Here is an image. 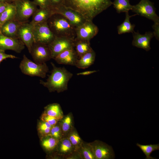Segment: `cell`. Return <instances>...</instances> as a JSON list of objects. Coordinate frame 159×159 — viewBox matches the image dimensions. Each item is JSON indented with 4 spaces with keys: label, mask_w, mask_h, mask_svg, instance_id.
Instances as JSON below:
<instances>
[{
    "label": "cell",
    "mask_w": 159,
    "mask_h": 159,
    "mask_svg": "<svg viewBox=\"0 0 159 159\" xmlns=\"http://www.w3.org/2000/svg\"><path fill=\"white\" fill-rule=\"evenodd\" d=\"M79 57L74 48L65 50L54 59L59 64L75 66Z\"/></svg>",
    "instance_id": "obj_16"
},
{
    "label": "cell",
    "mask_w": 159,
    "mask_h": 159,
    "mask_svg": "<svg viewBox=\"0 0 159 159\" xmlns=\"http://www.w3.org/2000/svg\"><path fill=\"white\" fill-rule=\"evenodd\" d=\"M97 71L95 70L85 71L78 73L77 74V75H87L96 72Z\"/></svg>",
    "instance_id": "obj_39"
},
{
    "label": "cell",
    "mask_w": 159,
    "mask_h": 159,
    "mask_svg": "<svg viewBox=\"0 0 159 159\" xmlns=\"http://www.w3.org/2000/svg\"><path fill=\"white\" fill-rule=\"evenodd\" d=\"M95 159H110L115 158L112 147L99 140H96L90 143Z\"/></svg>",
    "instance_id": "obj_11"
},
{
    "label": "cell",
    "mask_w": 159,
    "mask_h": 159,
    "mask_svg": "<svg viewBox=\"0 0 159 159\" xmlns=\"http://www.w3.org/2000/svg\"><path fill=\"white\" fill-rule=\"evenodd\" d=\"M44 109V113L59 120L64 116L60 105L58 103L50 104L46 106Z\"/></svg>",
    "instance_id": "obj_22"
},
{
    "label": "cell",
    "mask_w": 159,
    "mask_h": 159,
    "mask_svg": "<svg viewBox=\"0 0 159 159\" xmlns=\"http://www.w3.org/2000/svg\"><path fill=\"white\" fill-rule=\"evenodd\" d=\"M54 13V11L51 9L39 8L32 16V19L30 23L32 25H34L47 21Z\"/></svg>",
    "instance_id": "obj_19"
},
{
    "label": "cell",
    "mask_w": 159,
    "mask_h": 159,
    "mask_svg": "<svg viewBox=\"0 0 159 159\" xmlns=\"http://www.w3.org/2000/svg\"><path fill=\"white\" fill-rule=\"evenodd\" d=\"M32 26L30 22H24L20 26L17 33L18 38L26 46L29 53L34 43Z\"/></svg>",
    "instance_id": "obj_14"
},
{
    "label": "cell",
    "mask_w": 159,
    "mask_h": 159,
    "mask_svg": "<svg viewBox=\"0 0 159 159\" xmlns=\"http://www.w3.org/2000/svg\"><path fill=\"white\" fill-rule=\"evenodd\" d=\"M74 49L79 58L92 49L90 41L74 39Z\"/></svg>",
    "instance_id": "obj_23"
},
{
    "label": "cell",
    "mask_w": 159,
    "mask_h": 159,
    "mask_svg": "<svg viewBox=\"0 0 159 159\" xmlns=\"http://www.w3.org/2000/svg\"><path fill=\"white\" fill-rule=\"evenodd\" d=\"M40 120L38 123L37 129L41 138L49 135L52 126L46 122Z\"/></svg>",
    "instance_id": "obj_31"
},
{
    "label": "cell",
    "mask_w": 159,
    "mask_h": 159,
    "mask_svg": "<svg viewBox=\"0 0 159 159\" xmlns=\"http://www.w3.org/2000/svg\"><path fill=\"white\" fill-rule=\"evenodd\" d=\"M40 119L41 120L47 122L52 126L56 125L59 121L54 117L44 113H43Z\"/></svg>",
    "instance_id": "obj_33"
},
{
    "label": "cell",
    "mask_w": 159,
    "mask_h": 159,
    "mask_svg": "<svg viewBox=\"0 0 159 159\" xmlns=\"http://www.w3.org/2000/svg\"><path fill=\"white\" fill-rule=\"evenodd\" d=\"M25 48V45L19 38L6 36L0 32V50H11L20 53Z\"/></svg>",
    "instance_id": "obj_13"
},
{
    "label": "cell",
    "mask_w": 159,
    "mask_h": 159,
    "mask_svg": "<svg viewBox=\"0 0 159 159\" xmlns=\"http://www.w3.org/2000/svg\"><path fill=\"white\" fill-rule=\"evenodd\" d=\"M54 13L64 16L76 28L87 20L80 13L70 8L62 5L54 10Z\"/></svg>",
    "instance_id": "obj_12"
},
{
    "label": "cell",
    "mask_w": 159,
    "mask_h": 159,
    "mask_svg": "<svg viewBox=\"0 0 159 159\" xmlns=\"http://www.w3.org/2000/svg\"><path fill=\"white\" fill-rule=\"evenodd\" d=\"M9 3L7 2H0V15L5 10Z\"/></svg>",
    "instance_id": "obj_38"
},
{
    "label": "cell",
    "mask_w": 159,
    "mask_h": 159,
    "mask_svg": "<svg viewBox=\"0 0 159 159\" xmlns=\"http://www.w3.org/2000/svg\"><path fill=\"white\" fill-rule=\"evenodd\" d=\"M16 7V19L22 22L27 21L38 9L34 1L29 0H18L13 2Z\"/></svg>",
    "instance_id": "obj_6"
},
{
    "label": "cell",
    "mask_w": 159,
    "mask_h": 159,
    "mask_svg": "<svg viewBox=\"0 0 159 159\" xmlns=\"http://www.w3.org/2000/svg\"><path fill=\"white\" fill-rule=\"evenodd\" d=\"M16 9L14 3H9L7 7L0 15V27L6 21L16 19Z\"/></svg>",
    "instance_id": "obj_21"
},
{
    "label": "cell",
    "mask_w": 159,
    "mask_h": 159,
    "mask_svg": "<svg viewBox=\"0 0 159 159\" xmlns=\"http://www.w3.org/2000/svg\"><path fill=\"white\" fill-rule=\"evenodd\" d=\"M132 11L137 15L144 17L159 23V17L156 14L153 3L150 0H141L137 4L132 5Z\"/></svg>",
    "instance_id": "obj_7"
},
{
    "label": "cell",
    "mask_w": 159,
    "mask_h": 159,
    "mask_svg": "<svg viewBox=\"0 0 159 159\" xmlns=\"http://www.w3.org/2000/svg\"><path fill=\"white\" fill-rule=\"evenodd\" d=\"M6 0V2L9 3H11V2H12V3L14 2H15L18 0Z\"/></svg>",
    "instance_id": "obj_40"
},
{
    "label": "cell",
    "mask_w": 159,
    "mask_h": 159,
    "mask_svg": "<svg viewBox=\"0 0 159 159\" xmlns=\"http://www.w3.org/2000/svg\"><path fill=\"white\" fill-rule=\"evenodd\" d=\"M112 4L111 0H64V5L78 12L87 20L92 21Z\"/></svg>",
    "instance_id": "obj_1"
},
{
    "label": "cell",
    "mask_w": 159,
    "mask_h": 159,
    "mask_svg": "<svg viewBox=\"0 0 159 159\" xmlns=\"http://www.w3.org/2000/svg\"><path fill=\"white\" fill-rule=\"evenodd\" d=\"M19 68L22 73L31 76L44 78L49 69L46 63H37L29 59L24 54L20 63Z\"/></svg>",
    "instance_id": "obj_4"
},
{
    "label": "cell",
    "mask_w": 159,
    "mask_h": 159,
    "mask_svg": "<svg viewBox=\"0 0 159 159\" xmlns=\"http://www.w3.org/2000/svg\"><path fill=\"white\" fill-rule=\"evenodd\" d=\"M125 13V17L124 21L117 27L118 33L119 34L127 33H132L134 31L135 25L131 23L130 19L132 17L137 15V14L130 15L128 12Z\"/></svg>",
    "instance_id": "obj_25"
},
{
    "label": "cell",
    "mask_w": 159,
    "mask_h": 159,
    "mask_svg": "<svg viewBox=\"0 0 159 159\" xmlns=\"http://www.w3.org/2000/svg\"><path fill=\"white\" fill-rule=\"evenodd\" d=\"M6 2V0H0V2Z\"/></svg>",
    "instance_id": "obj_41"
},
{
    "label": "cell",
    "mask_w": 159,
    "mask_h": 159,
    "mask_svg": "<svg viewBox=\"0 0 159 159\" xmlns=\"http://www.w3.org/2000/svg\"><path fill=\"white\" fill-rule=\"evenodd\" d=\"M0 30H1V28L0 27V32H1Z\"/></svg>",
    "instance_id": "obj_42"
},
{
    "label": "cell",
    "mask_w": 159,
    "mask_h": 159,
    "mask_svg": "<svg viewBox=\"0 0 159 159\" xmlns=\"http://www.w3.org/2000/svg\"><path fill=\"white\" fill-rule=\"evenodd\" d=\"M74 39L65 37H55L48 45L50 50L52 59L63 51L74 48Z\"/></svg>",
    "instance_id": "obj_8"
},
{
    "label": "cell",
    "mask_w": 159,
    "mask_h": 159,
    "mask_svg": "<svg viewBox=\"0 0 159 159\" xmlns=\"http://www.w3.org/2000/svg\"><path fill=\"white\" fill-rule=\"evenodd\" d=\"M132 33L133 39L132 44L133 46L143 49L147 51L150 49V42L154 37L153 32H146L144 34H141L134 31Z\"/></svg>",
    "instance_id": "obj_15"
},
{
    "label": "cell",
    "mask_w": 159,
    "mask_h": 159,
    "mask_svg": "<svg viewBox=\"0 0 159 159\" xmlns=\"http://www.w3.org/2000/svg\"><path fill=\"white\" fill-rule=\"evenodd\" d=\"M99 29L92 21L87 20L76 28L75 39L90 41L97 34Z\"/></svg>",
    "instance_id": "obj_10"
},
{
    "label": "cell",
    "mask_w": 159,
    "mask_h": 159,
    "mask_svg": "<svg viewBox=\"0 0 159 159\" xmlns=\"http://www.w3.org/2000/svg\"><path fill=\"white\" fill-rule=\"evenodd\" d=\"M17 57L14 55L6 53L4 51L0 50V64L3 60L8 58L15 59Z\"/></svg>",
    "instance_id": "obj_36"
},
{
    "label": "cell",
    "mask_w": 159,
    "mask_h": 159,
    "mask_svg": "<svg viewBox=\"0 0 159 159\" xmlns=\"http://www.w3.org/2000/svg\"><path fill=\"white\" fill-rule=\"evenodd\" d=\"M146 156V159H153L154 158L151 157L150 154L153 151L159 150V144L142 145L139 143L136 144Z\"/></svg>",
    "instance_id": "obj_30"
},
{
    "label": "cell",
    "mask_w": 159,
    "mask_h": 159,
    "mask_svg": "<svg viewBox=\"0 0 159 159\" xmlns=\"http://www.w3.org/2000/svg\"><path fill=\"white\" fill-rule=\"evenodd\" d=\"M67 137L72 145L74 151L78 152L83 141L80 137L74 127L70 130Z\"/></svg>",
    "instance_id": "obj_27"
},
{
    "label": "cell",
    "mask_w": 159,
    "mask_h": 159,
    "mask_svg": "<svg viewBox=\"0 0 159 159\" xmlns=\"http://www.w3.org/2000/svg\"><path fill=\"white\" fill-rule=\"evenodd\" d=\"M49 1L52 8L54 11L58 7L64 5V0H49Z\"/></svg>",
    "instance_id": "obj_35"
},
{
    "label": "cell",
    "mask_w": 159,
    "mask_h": 159,
    "mask_svg": "<svg viewBox=\"0 0 159 159\" xmlns=\"http://www.w3.org/2000/svg\"><path fill=\"white\" fill-rule=\"evenodd\" d=\"M152 27L154 30L153 33L154 37H155L156 39L158 40L159 38V23H154Z\"/></svg>",
    "instance_id": "obj_37"
},
{
    "label": "cell",
    "mask_w": 159,
    "mask_h": 159,
    "mask_svg": "<svg viewBox=\"0 0 159 159\" xmlns=\"http://www.w3.org/2000/svg\"><path fill=\"white\" fill-rule=\"evenodd\" d=\"M32 25L34 43L49 45L55 38L47 21Z\"/></svg>",
    "instance_id": "obj_5"
},
{
    "label": "cell",
    "mask_w": 159,
    "mask_h": 159,
    "mask_svg": "<svg viewBox=\"0 0 159 159\" xmlns=\"http://www.w3.org/2000/svg\"><path fill=\"white\" fill-rule=\"evenodd\" d=\"M51 64L52 69L46 81L42 80L39 83L47 88L50 92L60 93L68 89V83L73 74L64 67H58L53 63Z\"/></svg>",
    "instance_id": "obj_2"
},
{
    "label": "cell",
    "mask_w": 159,
    "mask_h": 159,
    "mask_svg": "<svg viewBox=\"0 0 159 159\" xmlns=\"http://www.w3.org/2000/svg\"><path fill=\"white\" fill-rule=\"evenodd\" d=\"M41 144L44 149L48 152L54 151L59 140L48 135L40 138Z\"/></svg>",
    "instance_id": "obj_26"
},
{
    "label": "cell",
    "mask_w": 159,
    "mask_h": 159,
    "mask_svg": "<svg viewBox=\"0 0 159 159\" xmlns=\"http://www.w3.org/2000/svg\"><path fill=\"white\" fill-rule=\"evenodd\" d=\"M77 152L82 159H95L92 148L89 143L83 141Z\"/></svg>",
    "instance_id": "obj_28"
},
{
    "label": "cell",
    "mask_w": 159,
    "mask_h": 159,
    "mask_svg": "<svg viewBox=\"0 0 159 159\" xmlns=\"http://www.w3.org/2000/svg\"><path fill=\"white\" fill-rule=\"evenodd\" d=\"M23 23L16 19L8 21L2 26L1 32L7 37L18 38L17 36L18 31L20 26Z\"/></svg>",
    "instance_id": "obj_17"
},
{
    "label": "cell",
    "mask_w": 159,
    "mask_h": 159,
    "mask_svg": "<svg viewBox=\"0 0 159 159\" xmlns=\"http://www.w3.org/2000/svg\"><path fill=\"white\" fill-rule=\"evenodd\" d=\"M112 4L118 13L128 12L132 10V6L130 4L129 0H114Z\"/></svg>",
    "instance_id": "obj_29"
},
{
    "label": "cell",
    "mask_w": 159,
    "mask_h": 159,
    "mask_svg": "<svg viewBox=\"0 0 159 159\" xmlns=\"http://www.w3.org/2000/svg\"><path fill=\"white\" fill-rule=\"evenodd\" d=\"M54 151L55 153L62 159H65L75 152L72 145L67 137L62 138L59 140Z\"/></svg>",
    "instance_id": "obj_18"
},
{
    "label": "cell",
    "mask_w": 159,
    "mask_h": 159,
    "mask_svg": "<svg viewBox=\"0 0 159 159\" xmlns=\"http://www.w3.org/2000/svg\"><path fill=\"white\" fill-rule=\"evenodd\" d=\"M33 1L39 8H49L53 10L49 0H34Z\"/></svg>",
    "instance_id": "obj_34"
},
{
    "label": "cell",
    "mask_w": 159,
    "mask_h": 159,
    "mask_svg": "<svg viewBox=\"0 0 159 159\" xmlns=\"http://www.w3.org/2000/svg\"><path fill=\"white\" fill-rule=\"evenodd\" d=\"M95 56V53L92 49L79 58L75 66L79 69L87 68L93 64Z\"/></svg>",
    "instance_id": "obj_20"
},
{
    "label": "cell",
    "mask_w": 159,
    "mask_h": 159,
    "mask_svg": "<svg viewBox=\"0 0 159 159\" xmlns=\"http://www.w3.org/2000/svg\"><path fill=\"white\" fill-rule=\"evenodd\" d=\"M47 22L55 37L75 38L76 27L62 14L54 13L48 20Z\"/></svg>",
    "instance_id": "obj_3"
},
{
    "label": "cell",
    "mask_w": 159,
    "mask_h": 159,
    "mask_svg": "<svg viewBox=\"0 0 159 159\" xmlns=\"http://www.w3.org/2000/svg\"><path fill=\"white\" fill-rule=\"evenodd\" d=\"M34 62L41 64L52 59L51 52L48 45L34 43L29 53Z\"/></svg>",
    "instance_id": "obj_9"
},
{
    "label": "cell",
    "mask_w": 159,
    "mask_h": 159,
    "mask_svg": "<svg viewBox=\"0 0 159 159\" xmlns=\"http://www.w3.org/2000/svg\"><path fill=\"white\" fill-rule=\"evenodd\" d=\"M62 138L67 137L72 128L73 125V116L72 113H69L60 120Z\"/></svg>",
    "instance_id": "obj_24"
},
{
    "label": "cell",
    "mask_w": 159,
    "mask_h": 159,
    "mask_svg": "<svg viewBox=\"0 0 159 159\" xmlns=\"http://www.w3.org/2000/svg\"><path fill=\"white\" fill-rule=\"evenodd\" d=\"M49 135L59 140L62 138L60 120L56 125L52 126Z\"/></svg>",
    "instance_id": "obj_32"
}]
</instances>
